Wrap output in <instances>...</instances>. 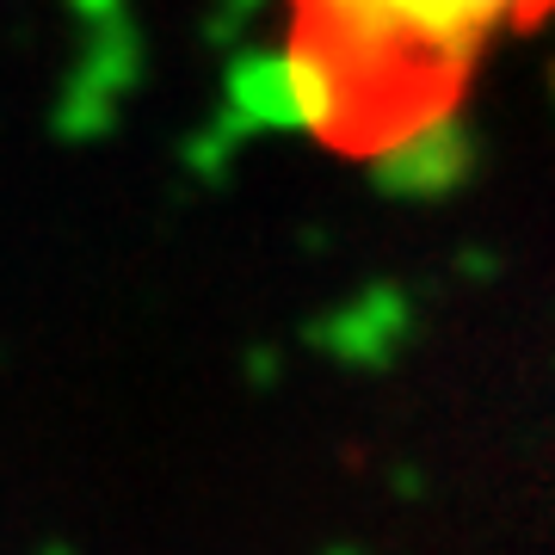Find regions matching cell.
Returning a JSON list of instances; mask_svg holds the SVG:
<instances>
[{
  "label": "cell",
  "instance_id": "6da1fadb",
  "mask_svg": "<svg viewBox=\"0 0 555 555\" xmlns=\"http://www.w3.org/2000/svg\"><path fill=\"white\" fill-rule=\"evenodd\" d=\"M327 43L309 56L327 68L334 100L346 112V68H383L396 75L408 62H456L444 25H438V0H315Z\"/></svg>",
  "mask_w": 555,
  "mask_h": 555
},
{
  "label": "cell",
  "instance_id": "7a4b0ae2",
  "mask_svg": "<svg viewBox=\"0 0 555 555\" xmlns=\"http://www.w3.org/2000/svg\"><path fill=\"white\" fill-rule=\"evenodd\" d=\"M537 7H550V0H438V25H444L451 50L463 56V50H469L488 25L518 20V13H537Z\"/></svg>",
  "mask_w": 555,
  "mask_h": 555
}]
</instances>
